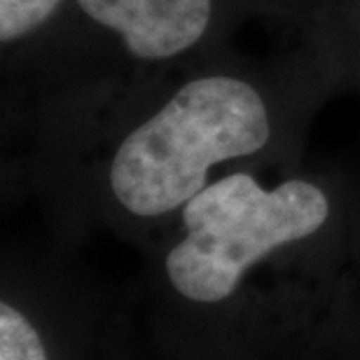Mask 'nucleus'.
Masks as SVG:
<instances>
[{
    "instance_id": "f03ea898",
    "label": "nucleus",
    "mask_w": 360,
    "mask_h": 360,
    "mask_svg": "<svg viewBox=\"0 0 360 360\" xmlns=\"http://www.w3.org/2000/svg\"><path fill=\"white\" fill-rule=\"evenodd\" d=\"M0 360H139L120 302L54 267L7 264L0 292Z\"/></svg>"
},
{
    "instance_id": "423d86ee",
    "label": "nucleus",
    "mask_w": 360,
    "mask_h": 360,
    "mask_svg": "<svg viewBox=\"0 0 360 360\" xmlns=\"http://www.w3.org/2000/svg\"><path fill=\"white\" fill-rule=\"evenodd\" d=\"M354 290H356V302L360 309V239L354 243Z\"/></svg>"
},
{
    "instance_id": "20e7f679",
    "label": "nucleus",
    "mask_w": 360,
    "mask_h": 360,
    "mask_svg": "<svg viewBox=\"0 0 360 360\" xmlns=\"http://www.w3.org/2000/svg\"><path fill=\"white\" fill-rule=\"evenodd\" d=\"M61 0H0V40L17 42L47 24Z\"/></svg>"
},
{
    "instance_id": "7ed1b4c3",
    "label": "nucleus",
    "mask_w": 360,
    "mask_h": 360,
    "mask_svg": "<svg viewBox=\"0 0 360 360\" xmlns=\"http://www.w3.org/2000/svg\"><path fill=\"white\" fill-rule=\"evenodd\" d=\"M139 61H169L190 52L213 19V0H75Z\"/></svg>"
},
{
    "instance_id": "f257e3e1",
    "label": "nucleus",
    "mask_w": 360,
    "mask_h": 360,
    "mask_svg": "<svg viewBox=\"0 0 360 360\" xmlns=\"http://www.w3.org/2000/svg\"><path fill=\"white\" fill-rule=\"evenodd\" d=\"M271 141L269 103L253 82L192 77L115 143L94 197L122 227L167 232L215 169L255 160Z\"/></svg>"
},
{
    "instance_id": "39448f33",
    "label": "nucleus",
    "mask_w": 360,
    "mask_h": 360,
    "mask_svg": "<svg viewBox=\"0 0 360 360\" xmlns=\"http://www.w3.org/2000/svg\"><path fill=\"white\" fill-rule=\"evenodd\" d=\"M319 360H360V311L347 316L335 335L330 337L328 347L323 349Z\"/></svg>"
}]
</instances>
